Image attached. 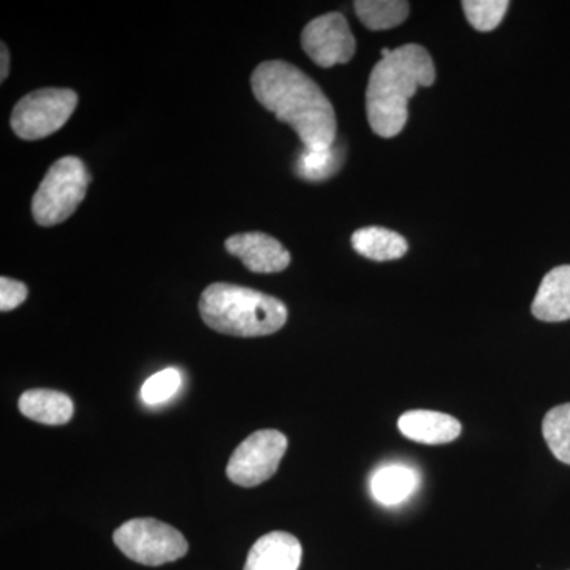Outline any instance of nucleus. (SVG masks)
I'll return each mask as SVG.
<instances>
[{"instance_id":"20","label":"nucleus","mask_w":570,"mask_h":570,"mask_svg":"<svg viewBox=\"0 0 570 570\" xmlns=\"http://www.w3.org/2000/svg\"><path fill=\"white\" fill-rule=\"evenodd\" d=\"M183 377L176 367H167L154 374L142 384L141 397L149 406L163 404L174 397L181 389Z\"/></svg>"},{"instance_id":"4","label":"nucleus","mask_w":570,"mask_h":570,"mask_svg":"<svg viewBox=\"0 0 570 570\" xmlns=\"http://www.w3.org/2000/svg\"><path fill=\"white\" fill-rule=\"evenodd\" d=\"M91 176L81 159L62 157L51 165L32 198V216L41 227L69 219L85 200Z\"/></svg>"},{"instance_id":"22","label":"nucleus","mask_w":570,"mask_h":570,"mask_svg":"<svg viewBox=\"0 0 570 570\" xmlns=\"http://www.w3.org/2000/svg\"><path fill=\"white\" fill-rule=\"evenodd\" d=\"M0 61H2V67H0V80L3 81L9 77L10 69V55L6 43H2V48H0Z\"/></svg>"},{"instance_id":"9","label":"nucleus","mask_w":570,"mask_h":570,"mask_svg":"<svg viewBox=\"0 0 570 570\" xmlns=\"http://www.w3.org/2000/svg\"><path fill=\"white\" fill-rule=\"evenodd\" d=\"M225 249L243 262L249 272L269 275L281 273L291 265V254L273 236L250 232L232 235L225 242Z\"/></svg>"},{"instance_id":"7","label":"nucleus","mask_w":570,"mask_h":570,"mask_svg":"<svg viewBox=\"0 0 570 570\" xmlns=\"http://www.w3.org/2000/svg\"><path fill=\"white\" fill-rule=\"evenodd\" d=\"M287 445V438L281 431H255L235 449L225 469L227 478L245 489L261 485L276 474Z\"/></svg>"},{"instance_id":"19","label":"nucleus","mask_w":570,"mask_h":570,"mask_svg":"<svg viewBox=\"0 0 570 570\" xmlns=\"http://www.w3.org/2000/svg\"><path fill=\"white\" fill-rule=\"evenodd\" d=\"M508 0H464L463 10L469 24L480 32H491L508 13Z\"/></svg>"},{"instance_id":"5","label":"nucleus","mask_w":570,"mask_h":570,"mask_svg":"<svg viewBox=\"0 0 570 570\" xmlns=\"http://www.w3.org/2000/svg\"><path fill=\"white\" fill-rule=\"evenodd\" d=\"M116 547L138 564H167L186 557L189 546L181 532L156 519H134L112 534Z\"/></svg>"},{"instance_id":"10","label":"nucleus","mask_w":570,"mask_h":570,"mask_svg":"<svg viewBox=\"0 0 570 570\" xmlns=\"http://www.w3.org/2000/svg\"><path fill=\"white\" fill-rule=\"evenodd\" d=\"M303 549L295 535L273 531L254 543L245 570H298Z\"/></svg>"},{"instance_id":"17","label":"nucleus","mask_w":570,"mask_h":570,"mask_svg":"<svg viewBox=\"0 0 570 570\" xmlns=\"http://www.w3.org/2000/svg\"><path fill=\"white\" fill-rule=\"evenodd\" d=\"M542 433L551 453L570 464V403L551 409L543 419Z\"/></svg>"},{"instance_id":"8","label":"nucleus","mask_w":570,"mask_h":570,"mask_svg":"<svg viewBox=\"0 0 570 570\" xmlns=\"http://www.w3.org/2000/svg\"><path fill=\"white\" fill-rule=\"evenodd\" d=\"M302 47L318 67L330 69L347 63L355 55V37L344 14L332 11L322 14L303 29Z\"/></svg>"},{"instance_id":"11","label":"nucleus","mask_w":570,"mask_h":570,"mask_svg":"<svg viewBox=\"0 0 570 570\" xmlns=\"http://www.w3.org/2000/svg\"><path fill=\"white\" fill-rule=\"evenodd\" d=\"M397 428L411 441L426 445L449 444L461 434L459 420L434 411H409L397 420Z\"/></svg>"},{"instance_id":"1","label":"nucleus","mask_w":570,"mask_h":570,"mask_svg":"<svg viewBox=\"0 0 570 570\" xmlns=\"http://www.w3.org/2000/svg\"><path fill=\"white\" fill-rule=\"evenodd\" d=\"M250 86L258 104L288 124L305 148L335 145L336 115L316 81L292 63L266 61L253 71Z\"/></svg>"},{"instance_id":"18","label":"nucleus","mask_w":570,"mask_h":570,"mask_svg":"<svg viewBox=\"0 0 570 570\" xmlns=\"http://www.w3.org/2000/svg\"><path fill=\"white\" fill-rule=\"evenodd\" d=\"M340 160L335 145L325 149L305 148L296 159V175L307 181H322L336 174Z\"/></svg>"},{"instance_id":"15","label":"nucleus","mask_w":570,"mask_h":570,"mask_svg":"<svg viewBox=\"0 0 570 570\" xmlns=\"http://www.w3.org/2000/svg\"><path fill=\"white\" fill-rule=\"evenodd\" d=\"M352 246L363 257L376 262L396 261L406 255V239L384 227H365L352 235Z\"/></svg>"},{"instance_id":"14","label":"nucleus","mask_w":570,"mask_h":570,"mask_svg":"<svg viewBox=\"0 0 570 570\" xmlns=\"http://www.w3.org/2000/svg\"><path fill=\"white\" fill-rule=\"evenodd\" d=\"M419 472L406 464H385L371 478V494L385 508L403 504L417 490Z\"/></svg>"},{"instance_id":"21","label":"nucleus","mask_w":570,"mask_h":570,"mask_svg":"<svg viewBox=\"0 0 570 570\" xmlns=\"http://www.w3.org/2000/svg\"><path fill=\"white\" fill-rule=\"evenodd\" d=\"M28 298V287L20 281L11 279V277H0V311L9 313L17 309Z\"/></svg>"},{"instance_id":"6","label":"nucleus","mask_w":570,"mask_h":570,"mask_svg":"<svg viewBox=\"0 0 570 570\" xmlns=\"http://www.w3.org/2000/svg\"><path fill=\"white\" fill-rule=\"evenodd\" d=\"M77 105V92L71 89H39L14 105L10 118L11 129L21 140H41L58 132L69 121Z\"/></svg>"},{"instance_id":"12","label":"nucleus","mask_w":570,"mask_h":570,"mask_svg":"<svg viewBox=\"0 0 570 570\" xmlns=\"http://www.w3.org/2000/svg\"><path fill=\"white\" fill-rule=\"evenodd\" d=\"M531 309L539 321H570V265L558 266L547 273Z\"/></svg>"},{"instance_id":"16","label":"nucleus","mask_w":570,"mask_h":570,"mask_svg":"<svg viewBox=\"0 0 570 570\" xmlns=\"http://www.w3.org/2000/svg\"><path fill=\"white\" fill-rule=\"evenodd\" d=\"M356 17L370 31H387L403 24L409 17L404 0H356Z\"/></svg>"},{"instance_id":"2","label":"nucleus","mask_w":570,"mask_h":570,"mask_svg":"<svg viewBox=\"0 0 570 570\" xmlns=\"http://www.w3.org/2000/svg\"><path fill=\"white\" fill-rule=\"evenodd\" d=\"M436 80L430 52L417 43L396 48L382 58L371 71L366 89V112L373 132L393 138L407 122V102L420 86L428 88Z\"/></svg>"},{"instance_id":"13","label":"nucleus","mask_w":570,"mask_h":570,"mask_svg":"<svg viewBox=\"0 0 570 570\" xmlns=\"http://www.w3.org/2000/svg\"><path fill=\"white\" fill-rule=\"evenodd\" d=\"M18 407L24 417L43 425H66L73 417V401L56 390H28L18 401Z\"/></svg>"},{"instance_id":"3","label":"nucleus","mask_w":570,"mask_h":570,"mask_svg":"<svg viewBox=\"0 0 570 570\" xmlns=\"http://www.w3.org/2000/svg\"><path fill=\"white\" fill-rule=\"evenodd\" d=\"M200 316L214 332L236 337L268 336L279 332L287 307L275 296L242 285H208L198 303Z\"/></svg>"}]
</instances>
